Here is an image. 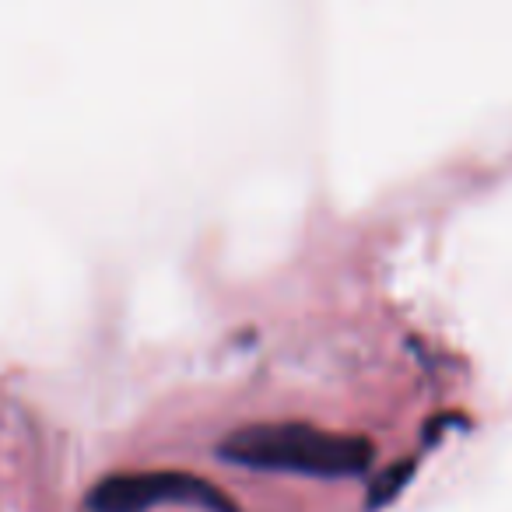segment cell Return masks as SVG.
<instances>
[{
    "instance_id": "cell-1",
    "label": "cell",
    "mask_w": 512,
    "mask_h": 512,
    "mask_svg": "<svg viewBox=\"0 0 512 512\" xmlns=\"http://www.w3.org/2000/svg\"><path fill=\"white\" fill-rule=\"evenodd\" d=\"M218 456L239 467L341 477L369 467L372 442L362 435L327 432L306 421H264V425H246L225 435Z\"/></svg>"
},
{
    "instance_id": "cell-2",
    "label": "cell",
    "mask_w": 512,
    "mask_h": 512,
    "mask_svg": "<svg viewBox=\"0 0 512 512\" xmlns=\"http://www.w3.org/2000/svg\"><path fill=\"white\" fill-rule=\"evenodd\" d=\"M155 502H186L211 512H235V502L218 484L186 474V470L109 474L85 495L88 512H144Z\"/></svg>"
}]
</instances>
